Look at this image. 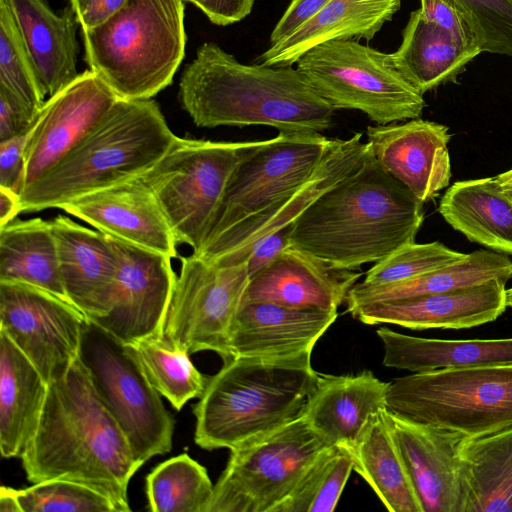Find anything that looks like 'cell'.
I'll return each mask as SVG.
<instances>
[{
    "instance_id": "obj_1",
    "label": "cell",
    "mask_w": 512,
    "mask_h": 512,
    "mask_svg": "<svg viewBox=\"0 0 512 512\" xmlns=\"http://www.w3.org/2000/svg\"><path fill=\"white\" fill-rule=\"evenodd\" d=\"M20 459L31 483L81 482L110 497L120 512L131 511L129 482L143 465L79 357L48 383L38 427Z\"/></svg>"
},
{
    "instance_id": "obj_2",
    "label": "cell",
    "mask_w": 512,
    "mask_h": 512,
    "mask_svg": "<svg viewBox=\"0 0 512 512\" xmlns=\"http://www.w3.org/2000/svg\"><path fill=\"white\" fill-rule=\"evenodd\" d=\"M423 205L378 164L370 149L356 171L296 219L290 245L333 267L357 270L415 242Z\"/></svg>"
},
{
    "instance_id": "obj_3",
    "label": "cell",
    "mask_w": 512,
    "mask_h": 512,
    "mask_svg": "<svg viewBox=\"0 0 512 512\" xmlns=\"http://www.w3.org/2000/svg\"><path fill=\"white\" fill-rule=\"evenodd\" d=\"M178 99L194 124L206 128L320 133L331 128L335 114L297 68L244 64L212 41L184 68Z\"/></svg>"
},
{
    "instance_id": "obj_4",
    "label": "cell",
    "mask_w": 512,
    "mask_h": 512,
    "mask_svg": "<svg viewBox=\"0 0 512 512\" xmlns=\"http://www.w3.org/2000/svg\"><path fill=\"white\" fill-rule=\"evenodd\" d=\"M318 376L311 354L224 361L193 407L195 443L232 450L299 418Z\"/></svg>"
},
{
    "instance_id": "obj_5",
    "label": "cell",
    "mask_w": 512,
    "mask_h": 512,
    "mask_svg": "<svg viewBox=\"0 0 512 512\" xmlns=\"http://www.w3.org/2000/svg\"><path fill=\"white\" fill-rule=\"evenodd\" d=\"M177 136L151 99H118L57 164L20 194V213L61 208L88 193L141 176Z\"/></svg>"
},
{
    "instance_id": "obj_6",
    "label": "cell",
    "mask_w": 512,
    "mask_h": 512,
    "mask_svg": "<svg viewBox=\"0 0 512 512\" xmlns=\"http://www.w3.org/2000/svg\"><path fill=\"white\" fill-rule=\"evenodd\" d=\"M185 0H127L82 31L84 59L120 98L151 99L169 86L185 56Z\"/></svg>"
},
{
    "instance_id": "obj_7",
    "label": "cell",
    "mask_w": 512,
    "mask_h": 512,
    "mask_svg": "<svg viewBox=\"0 0 512 512\" xmlns=\"http://www.w3.org/2000/svg\"><path fill=\"white\" fill-rule=\"evenodd\" d=\"M386 408L466 438L512 427V364L444 368L389 382Z\"/></svg>"
},
{
    "instance_id": "obj_8",
    "label": "cell",
    "mask_w": 512,
    "mask_h": 512,
    "mask_svg": "<svg viewBox=\"0 0 512 512\" xmlns=\"http://www.w3.org/2000/svg\"><path fill=\"white\" fill-rule=\"evenodd\" d=\"M265 140L215 142L178 137L141 175L156 195L178 244L196 251L206 238L238 164Z\"/></svg>"
},
{
    "instance_id": "obj_9",
    "label": "cell",
    "mask_w": 512,
    "mask_h": 512,
    "mask_svg": "<svg viewBox=\"0 0 512 512\" xmlns=\"http://www.w3.org/2000/svg\"><path fill=\"white\" fill-rule=\"evenodd\" d=\"M335 110H358L379 125L419 118L425 100L395 68L391 54L355 39L329 40L295 63Z\"/></svg>"
},
{
    "instance_id": "obj_10",
    "label": "cell",
    "mask_w": 512,
    "mask_h": 512,
    "mask_svg": "<svg viewBox=\"0 0 512 512\" xmlns=\"http://www.w3.org/2000/svg\"><path fill=\"white\" fill-rule=\"evenodd\" d=\"M79 358L142 464L171 451L175 418L125 344L87 321Z\"/></svg>"
},
{
    "instance_id": "obj_11",
    "label": "cell",
    "mask_w": 512,
    "mask_h": 512,
    "mask_svg": "<svg viewBox=\"0 0 512 512\" xmlns=\"http://www.w3.org/2000/svg\"><path fill=\"white\" fill-rule=\"evenodd\" d=\"M326 446L302 415L230 450L205 512H273Z\"/></svg>"
},
{
    "instance_id": "obj_12",
    "label": "cell",
    "mask_w": 512,
    "mask_h": 512,
    "mask_svg": "<svg viewBox=\"0 0 512 512\" xmlns=\"http://www.w3.org/2000/svg\"><path fill=\"white\" fill-rule=\"evenodd\" d=\"M250 280L247 262L224 265L195 254L181 257L164 335L188 353L228 358L227 338Z\"/></svg>"
},
{
    "instance_id": "obj_13",
    "label": "cell",
    "mask_w": 512,
    "mask_h": 512,
    "mask_svg": "<svg viewBox=\"0 0 512 512\" xmlns=\"http://www.w3.org/2000/svg\"><path fill=\"white\" fill-rule=\"evenodd\" d=\"M332 142L318 132H279L266 139L234 170L200 247L303 184Z\"/></svg>"
},
{
    "instance_id": "obj_14",
    "label": "cell",
    "mask_w": 512,
    "mask_h": 512,
    "mask_svg": "<svg viewBox=\"0 0 512 512\" xmlns=\"http://www.w3.org/2000/svg\"><path fill=\"white\" fill-rule=\"evenodd\" d=\"M88 319L71 303L43 289L0 281V332L43 376H62L79 357Z\"/></svg>"
},
{
    "instance_id": "obj_15",
    "label": "cell",
    "mask_w": 512,
    "mask_h": 512,
    "mask_svg": "<svg viewBox=\"0 0 512 512\" xmlns=\"http://www.w3.org/2000/svg\"><path fill=\"white\" fill-rule=\"evenodd\" d=\"M361 138L362 133H355L348 139H333L322 161L303 184L203 244L193 254L224 265L246 262L260 240L292 225L316 199L362 165L370 146Z\"/></svg>"
},
{
    "instance_id": "obj_16",
    "label": "cell",
    "mask_w": 512,
    "mask_h": 512,
    "mask_svg": "<svg viewBox=\"0 0 512 512\" xmlns=\"http://www.w3.org/2000/svg\"><path fill=\"white\" fill-rule=\"evenodd\" d=\"M108 238L117 256L115 285L109 311L91 322L125 345L162 335L177 277L172 258Z\"/></svg>"
},
{
    "instance_id": "obj_17",
    "label": "cell",
    "mask_w": 512,
    "mask_h": 512,
    "mask_svg": "<svg viewBox=\"0 0 512 512\" xmlns=\"http://www.w3.org/2000/svg\"><path fill=\"white\" fill-rule=\"evenodd\" d=\"M118 99L90 69L50 96L28 132L22 191L89 134Z\"/></svg>"
},
{
    "instance_id": "obj_18",
    "label": "cell",
    "mask_w": 512,
    "mask_h": 512,
    "mask_svg": "<svg viewBox=\"0 0 512 512\" xmlns=\"http://www.w3.org/2000/svg\"><path fill=\"white\" fill-rule=\"evenodd\" d=\"M60 209L104 235L170 258L179 257L168 219L141 176L73 199Z\"/></svg>"
},
{
    "instance_id": "obj_19",
    "label": "cell",
    "mask_w": 512,
    "mask_h": 512,
    "mask_svg": "<svg viewBox=\"0 0 512 512\" xmlns=\"http://www.w3.org/2000/svg\"><path fill=\"white\" fill-rule=\"evenodd\" d=\"M367 142L378 164L423 204L451 178L448 127L420 118L368 126Z\"/></svg>"
},
{
    "instance_id": "obj_20",
    "label": "cell",
    "mask_w": 512,
    "mask_h": 512,
    "mask_svg": "<svg viewBox=\"0 0 512 512\" xmlns=\"http://www.w3.org/2000/svg\"><path fill=\"white\" fill-rule=\"evenodd\" d=\"M387 418L423 512H464L460 449L466 437L388 410Z\"/></svg>"
},
{
    "instance_id": "obj_21",
    "label": "cell",
    "mask_w": 512,
    "mask_h": 512,
    "mask_svg": "<svg viewBox=\"0 0 512 512\" xmlns=\"http://www.w3.org/2000/svg\"><path fill=\"white\" fill-rule=\"evenodd\" d=\"M506 283L493 279L443 293L360 305L347 312L367 325L386 323L412 330L468 329L492 322L506 310Z\"/></svg>"
},
{
    "instance_id": "obj_22",
    "label": "cell",
    "mask_w": 512,
    "mask_h": 512,
    "mask_svg": "<svg viewBox=\"0 0 512 512\" xmlns=\"http://www.w3.org/2000/svg\"><path fill=\"white\" fill-rule=\"evenodd\" d=\"M337 315V310L298 308L262 301L242 302L229 328L226 360L311 354Z\"/></svg>"
},
{
    "instance_id": "obj_23",
    "label": "cell",
    "mask_w": 512,
    "mask_h": 512,
    "mask_svg": "<svg viewBox=\"0 0 512 512\" xmlns=\"http://www.w3.org/2000/svg\"><path fill=\"white\" fill-rule=\"evenodd\" d=\"M361 275L356 270L333 267L289 246L250 277L242 302L337 310Z\"/></svg>"
},
{
    "instance_id": "obj_24",
    "label": "cell",
    "mask_w": 512,
    "mask_h": 512,
    "mask_svg": "<svg viewBox=\"0 0 512 512\" xmlns=\"http://www.w3.org/2000/svg\"><path fill=\"white\" fill-rule=\"evenodd\" d=\"M62 285L68 301L89 321L110 309L117 256L108 236L64 215L51 221Z\"/></svg>"
},
{
    "instance_id": "obj_25",
    "label": "cell",
    "mask_w": 512,
    "mask_h": 512,
    "mask_svg": "<svg viewBox=\"0 0 512 512\" xmlns=\"http://www.w3.org/2000/svg\"><path fill=\"white\" fill-rule=\"evenodd\" d=\"M388 386L370 371L319 374L303 416L326 445L350 446L368 419L386 408Z\"/></svg>"
},
{
    "instance_id": "obj_26",
    "label": "cell",
    "mask_w": 512,
    "mask_h": 512,
    "mask_svg": "<svg viewBox=\"0 0 512 512\" xmlns=\"http://www.w3.org/2000/svg\"><path fill=\"white\" fill-rule=\"evenodd\" d=\"M35 64L46 96H53L80 74L77 72L80 25L71 8L60 13L47 0H7Z\"/></svg>"
},
{
    "instance_id": "obj_27",
    "label": "cell",
    "mask_w": 512,
    "mask_h": 512,
    "mask_svg": "<svg viewBox=\"0 0 512 512\" xmlns=\"http://www.w3.org/2000/svg\"><path fill=\"white\" fill-rule=\"evenodd\" d=\"M402 0H330L284 40L270 45L259 64L293 66L312 47L329 40H372L401 7Z\"/></svg>"
},
{
    "instance_id": "obj_28",
    "label": "cell",
    "mask_w": 512,
    "mask_h": 512,
    "mask_svg": "<svg viewBox=\"0 0 512 512\" xmlns=\"http://www.w3.org/2000/svg\"><path fill=\"white\" fill-rule=\"evenodd\" d=\"M48 383L13 341L0 332V451L21 458L38 427Z\"/></svg>"
},
{
    "instance_id": "obj_29",
    "label": "cell",
    "mask_w": 512,
    "mask_h": 512,
    "mask_svg": "<svg viewBox=\"0 0 512 512\" xmlns=\"http://www.w3.org/2000/svg\"><path fill=\"white\" fill-rule=\"evenodd\" d=\"M479 48L464 45L452 33L425 19L420 9L411 12L399 48L391 54L395 68L421 94L454 82Z\"/></svg>"
},
{
    "instance_id": "obj_30",
    "label": "cell",
    "mask_w": 512,
    "mask_h": 512,
    "mask_svg": "<svg viewBox=\"0 0 512 512\" xmlns=\"http://www.w3.org/2000/svg\"><path fill=\"white\" fill-rule=\"evenodd\" d=\"M438 211L470 241L512 255V195L495 177L455 182Z\"/></svg>"
},
{
    "instance_id": "obj_31",
    "label": "cell",
    "mask_w": 512,
    "mask_h": 512,
    "mask_svg": "<svg viewBox=\"0 0 512 512\" xmlns=\"http://www.w3.org/2000/svg\"><path fill=\"white\" fill-rule=\"evenodd\" d=\"M383 364L411 372L512 364V338L443 340L405 335L386 327L376 331Z\"/></svg>"
},
{
    "instance_id": "obj_32",
    "label": "cell",
    "mask_w": 512,
    "mask_h": 512,
    "mask_svg": "<svg viewBox=\"0 0 512 512\" xmlns=\"http://www.w3.org/2000/svg\"><path fill=\"white\" fill-rule=\"evenodd\" d=\"M356 471L390 512H423L399 447L387 408L373 414L347 446Z\"/></svg>"
},
{
    "instance_id": "obj_33",
    "label": "cell",
    "mask_w": 512,
    "mask_h": 512,
    "mask_svg": "<svg viewBox=\"0 0 512 512\" xmlns=\"http://www.w3.org/2000/svg\"><path fill=\"white\" fill-rule=\"evenodd\" d=\"M512 278V261L506 254L478 250L463 259L401 282L364 286L355 283L345 303L347 310L360 305L462 289L496 279Z\"/></svg>"
},
{
    "instance_id": "obj_34",
    "label": "cell",
    "mask_w": 512,
    "mask_h": 512,
    "mask_svg": "<svg viewBox=\"0 0 512 512\" xmlns=\"http://www.w3.org/2000/svg\"><path fill=\"white\" fill-rule=\"evenodd\" d=\"M0 281L28 284L69 302L51 221L14 219L0 227Z\"/></svg>"
},
{
    "instance_id": "obj_35",
    "label": "cell",
    "mask_w": 512,
    "mask_h": 512,
    "mask_svg": "<svg viewBox=\"0 0 512 512\" xmlns=\"http://www.w3.org/2000/svg\"><path fill=\"white\" fill-rule=\"evenodd\" d=\"M460 457L464 512H512V427L464 438Z\"/></svg>"
},
{
    "instance_id": "obj_36",
    "label": "cell",
    "mask_w": 512,
    "mask_h": 512,
    "mask_svg": "<svg viewBox=\"0 0 512 512\" xmlns=\"http://www.w3.org/2000/svg\"><path fill=\"white\" fill-rule=\"evenodd\" d=\"M152 386L176 410L191 399L200 398L209 377L202 374L186 349L164 333L126 345Z\"/></svg>"
},
{
    "instance_id": "obj_37",
    "label": "cell",
    "mask_w": 512,
    "mask_h": 512,
    "mask_svg": "<svg viewBox=\"0 0 512 512\" xmlns=\"http://www.w3.org/2000/svg\"><path fill=\"white\" fill-rule=\"evenodd\" d=\"M204 466L187 453L167 459L146 476L148 510L205 512L213 494Z\"/></svg>"
},
{
    "instance_id": "obj_38",
    "label": "cell",
    "mask_w": 512,
    "mask_h": 512,
    "mask_svg": "<svg viewBox=\"0 0 512 512\" xmlns=\"http://www.w3.org/2000/svg\"><path fill=\"white\" fill-rule=\"evenodd\" d=\"M352 471L347 446H326L273 512H332Z\"/></svg>"
},
{
    "instance_id": "obj_39",
    "label": "cell",
    "mask_w": 512,
    "mask_h": 512,
    "mask_svg": "<svg viewBox=\"0 0 512 512\" xmlns=\"http://www.w3.org/2000/svg\"><path fill=\"white\" fill-rule=\"evenodd\" d=\"M0 85L39 114L46 93L7 0H0Z\"/></svg>"
},
{
    "instance_id": "obj_40",
    "label": "cell",
    "mask_w": 512,
    "mask_h": 512,
    "mask_svg": "<svg viewBox=\"0 0 512 512\" xmlns=\"http://www.w3.org/2000/svg\"><path fill=\"white\" fill-rule=\"evenodd\" d=\"M22 512H120L101 491L68 479H51L16 490Z\"/></svg>"
},
{
    "instance_id": "obj_41",
    "label": "cell",
    "mask_w": 512,
    "mask_h": 512,
    "mask_svg": "<svg viewBox=\"0 0 512 512\" xmlns=\"http://www.w3.org/2000/svg\"><path fill=\"white\" fill-rule=\"evenodd\" d=\"M467 254L449 249L440 242L410 243L379 262L365 274L361 285L382 286L401 282L463 259Z\"/></svg>"
},
{
    "instance_id": "obj_42",
    "label": "cell",
    "mask_w": 512,
    "mask_h": 512,
    "mask_svg": "<svg viewBox=\"0 0 512 512\" xmlns=\"http://www.w3.org/2000/svg\"><path fill=\"white\" fill-rule=\"evenodd\" d=\"M482 52L512 57V0H455Z\"/></svg>"
},
{
    "instance_id": "obj_43",
    "label": "cell",
    "mask_w": 512,
    "mask_h": 512,
    "mask_svg": "<svg viewBox=\"0 0 512 512\" xmlns=\"http://www.w3.org/2000/svg\"><path fill=\"white\" fill-rule=\"evenodd\" d=\"M420 4L425 19L449 31L464 45L480 49L474 30L455 0H420Z\"/></svg>"
},
{
    "instance_id": "obj_44",
    "label": "cell",
    "mask_w": 512,
    "mask_h": 512,
    "mask_svg": "<svg viewBox=\"0 0 512 512\" xmlns=\"http://www.w3.org/2000/svg\"><path fill=\"white\" fill-rule=\"evenodd\" d=\"M38 114L0 85V142L29 132Z\"/></svg>"
},
{
    "instance_id": "obj_45",
    "label": "cell",
    "mask_w": 512,
    "mask_h": 512,
    "mask_svg": "<svg viewBox=\"0 0 512 512\" xmlns=\"http://www.w3.org/2000/svg\"><path fill=\"white\" fill-rule=\"evenodd\" d=\"M28 133L0 142V187L20 196L25 171Z\"/></svg>"
},
{
    "instance_id": "obj_46",
    "label": "cell",
    "mask_w": 512,
    "mask_h": 512,
    "mask_svg": "<svg viewBox=\"0 0 512 512\" xmlns=\"http://www.w3.org/2000/svg\"><path fill=\"white\" fill-rule=\"evenodd\" d=\"M330 0H291L269 37V46L292 35L313 18Z\"/></svg>"
},
{
    "instance_id": "obj_47",
    "label": "cell",
    "mask_w": 512,
    "mask_h": 512,
    "mask_svg": "<svg viewBox=\"0 0 512 512\" xmlns=\"http://www.w3.org/2000/svg\"><path fill=\"white\" fill-rule=\"evenodd\" d=\"M200 9L211 23L227 26L240 22L252 11L255 0H185Z\"/></svg>"
},
{
    "instance_id": "obj_48",
    "label": "cell",
    "mask_w": 512,
    "mask_h": 512,
    "mask_svg": "<svg viewBox=\"0 0 512 512\" xmlns=\"http://www.w3.org/2000/svg\"><path fill=\"white\" fill-rule=\"evenodd\" d=\"M291 225L260 240L247 259L250 277L254 276L290 245Z\"/></svg>"
},
{
    "instance_id": "obj_49",
    "label": "cell",
    "mask_w": 512,
    "mask_h": 512,
    "mask_svg": "<svg viewBox=\"0 0 512 512\" xmlns=\"http://www.w3.org/2000/svg\"><path fill=\"white\" fill-rule=\"evenodd\" d=\"M127 0H70L82 31L93 29L114 15Z\"/></svg>"
},
{
    "instance_id": "obj_50",
    "label": "cell",
    "mask_w": 512,
    "mask_h": 512,
    "mask_svg": "<svg viewBox=\"0 0 512 512\" xmlns=\"http://www.w3.org/2000/svg\"><path fill=\"white\" fill-rule=\"evenodd\" d=\"M19 213V195L6 188L0 187V227L16 219Z\"/></svg>"
},
{
    "instance_id": "obj_51",
    "label": "cell",
    "mask_w": 512,
    "mask_h": 512,
    "mask_svg": "<svg viewBox=\"0 0 512 512\" xmlns=\"http://www.w3.org/2000/svg\"><path fill=\"white\" fill-rule=\"evenodd\" d=\"M0 512H22L16 489L5 486L1 487Z\"/></svg>"
},
{
    "instance_id": "obj_52",
    "label": "cell",
    "mask_w": 512,
    "mask_h": 512,
    "mask_svg": "<svg viewBox=\"0 0 512 512\" xmlns=\"http://www.w3.org/2000/svg\"><path fill=\"white\" fill-rule=\"evenodd\" d=\"M495 179L506 192L512 195V169L497 175Z\"/></svg>"
},
{
    "instance_id": "obj_53",
    "label": "cell",
    "mask_w": 512,
    "mask_h": 512,
    "mask_svg": "<svg viewBox=\"0 0 512 512\" xmlns=\"http://www.w3.org/2000/svg\"><path fill=\"white\" fill-rule=\"evenodd\" d=\"M505 303L507 307H512V288L505 291Z\"/></svg>"
}]
</instances>
